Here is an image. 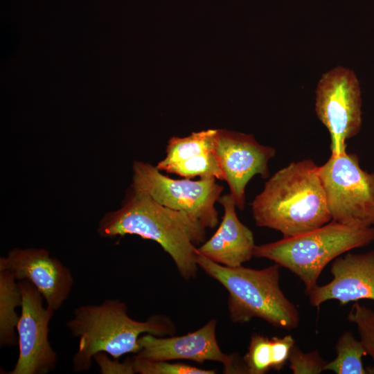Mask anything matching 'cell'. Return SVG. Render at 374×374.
Returning a JSON list of instances; mask_svg holds the SVG:
<instances>
[{"label":"cell","instance_id":"52a82bcc","mask_svg":"<svg viewBox=\"0 0 374 374\" xmlns=\"http://www.w3.org/2000/svg\"><path fill=\"white\" fill-rule=\"evenodd\" d=\"M132 179L134 188L164 206L186 213L205 229H213L217 224L215 204L223 186L216 182L215 178L175 179L150 163L136 161Z\"/></svg>","mask_w":374,"mask_h":374},{"label":"cell","instance_id":"8fae6325","mask_svg":"<svg viewBox=\"0 0 374 374\" xmlns=\"http://www.w3.org/2000/svg\"><path fill=\"white\" fill-rule=\"evenodd\" d=\"M217 322L213 319L197 330L179 337H162L147 334L139 339L141 350L136 356L154 361L188 359L223 364L226 373H247L243 360L224 353L216 339Z\"/></svg>","mask_w":374,"mask_h":374},{"label":"cell","instance_id":"ba28073f","mask_svg":"<svg viewBox=\"0 0 374 374\" xmlns=\"http://www.w3.org/2000/svg\"><path fill=\"white\" fill-rule=\"evenodd\" d=\"M314 109L330 136L331 154L346 150L362 123V92L355 72L338 66L323 73L315 90Z\"/></svg>","mask_w":374,"mask_h":374},{"label":"cell","instance_id":"7402d4cb","mask_svg":"<svg viewBox=\"0 0 374 374\" xmlns=\"http://www.w3.org/2000/svg\"><path fill=\"white\" fill-rule=\"evenodd\" d=\"M112 359L107 353L98 352L93 355V360L103 374H134L132 358L120 362L118 359Z\"/></svg>","mask_w":374,"mask_h":374},{"label":"cell","instance_id":"7c38bea8","mask_svg":"<svg viewBox=\"0 0 374 374\" xmlns=\"http://www.w3.org/2000/svg\"><path fill=\"white\" fill-rule=\"evenodd\" d=\"M10 271L17 280L30 281L46 306L57 311L68 299L73 277L69 268L43 248H14L0 258V270Z\"/></svg>","mask_w":374,"mask_h":374},{"label":"cell","instance_id":"6da1fadb","mask_svg":"<svg viewBox=\"0 0 374 374\" xmlns=\"http://www.w3.org/2000/svg\"><path fill=\"white\" fill-rule=\"evenodd\" d=\"M103 238L137 235L161 245L185 279L196 276L197 244L206 229L186 213L164 206L131 185L121 207L104 215L97 229Z\"/></svg>","mask_w":374,"mask_h":374},{"label":"cell","instance_id":"3957f363","mask_svg":"<svg viewBox=\"0 0 374 374\" xmlns=\"http://www.w3.org/2000/svg\"><path fill=\"white\" fill-rule=\"evenodd\" d=\"M66 326L78 339V350L72 357L73 371L76 373L89 371L98 352L118 359L127 353H138L142 333L162 337L175 332L174 325L164 316L153 315L145 321L134 320L127 314L125 303L114 299L76 308Z\"/></svg>","mask_w":374,"mask_h":374},{"label":"cell","instance_id":"44dd1931","mask_svg":"<svg viewBox=\"0 0 374 374\" xmlns=\"http://www.w3.org/2000/svg\"><path fill=\"white\" fill-rule=\"evenodd\" d=\"M288 361L294 374H319L325 371L328 363L317 350L304 353L296 344L291 350Z\"/></svg>","mask_w":374,"mask_h":374},{"label":"cell","instance_id":"7a4b0ae2","mask_svg":"<svg viewBox=\"0 0 374 374\" xmlns=\"http://www.w3.org/2000/svg\"><path fill=\"white\" fill-rule=\"evenodd\" d=\"M319 168L312 160L303 159L271 176L251 204L256 225L290 238L331 221Z\"/></svg>","mask_w":374,"mask_h":374},{"label":"cell","instance_id":"30bf717a","mask_svg":"<svg viewBox=\"0 0 374 374\" xmlns=\"http://www.w3.org/2000/svg\"><path fill=\"white\" fill-rule=\"evenodd\" d=\"M214 150L236 207L243 210L247 184L256 175L268 177V163L276 150L251 134L226 130H217Z\"/></svg>","mask_w":374,"mask_h":374},{"label":"cell","instance_id":"8992f818","mask_svg":"<svg viewBox=\"0 0 374 374\" xmlns=\"http://www.w3.org/2000/svg\"><path fill=\"white\" fill-rule=\"evenodd\" d=\"M331 220L374 226V172L363 170L359 158L346 151L331 154L319 168Z\"/></svg>","mask_w":374,"mask_h":374},{"label":"cell","instance_id":"5bb4252c","mask_svg":"<svg viewBox=\"0 0 374 374\" xmlns=\"http://www.w3.org/2000/svg\"><path fill=\"white\" fill-rule=\"evenodd\" d=\"M217 202L224 208L220 225L209 240L197 248V252L226 267L241 266L253 256V234L238 217L230 193L220 196Z\"/></svg>","mask_w":374,"mask_h":374},{"label":"cell","instance_id":"5b68a950","mask_svg":"<svg viewBox=\"0 0 374 374\" xmlns=\"http://www.w3.org/2000/svg\"><path fill=\"white\" fill-rule=\"evenodd\" d=\"M374 242V226H349L331 220L307 233L255 247L253 256L273 260L297 276L308 293L324 267L342 253Z\"/></svg>","mask_w":374,"mask_h":374},{"label":"cell","instance_id":"ac0fdd59","mask_svg":"<svg viewBox=\"0 0 374 374\" xmlns=\"http://www.w3.org/2000/svg\"><path fill=\"white\" fill-rule=\"evenodd\" d=\"M335 350L336 357L326 364L325 371L336 374H367L362 362V357L367 353L360 339H357L350 331L341 335Z\"/></svg>","mask_w":374,"mask_h":374},{"label":"cell","instance_id":"d6986e66","mask_svg":"<svg viewBox=\"0 0 374 374\" xmlns=\"http://www.w3.org/2000/svg\"><path fill=\"white\" fill-rule=\"evenodd\" d=\"M348 320L356 325L360 341L374 362V311L356 301L350 308ZM366 369L367 373L374 374V365Z\"/></svg>","mask_w":374,"mask_h":374},{"label":"cell","instance_id":"9c48e42d","mask_svg":"<svg viewBox=\"0 0 374 374\" xmlns=\"http://www.w3.org/2000/svg\"><path fill=\"white\" fill-rule=\"evenodd\" d=\"M22 303L17 326L19 355L9 374H47L57 366L58 357L48 339L54 311L43 305L44 299L28 280H18Z\"/></svg>","mask_w":374,"mask_h":374},{"label":"cell","instance_id":"277c9868","mask_svg":"<svg viewBox=\"0 0 374 374\" xmlns=\"http://www.w3.org/2000/svg\"><path fill=\"white\" fill-rule=\"evenodd\" d=\"M197 263L229 292L228 308L233 322L244 323L260 318L278 328L291 330L298 327L299 312L279 286L278 264L262 269L242 265L229 267L198 253Z\"/></svg>","mask_w":374,"mask_h":374},{"label":"cell","instance_id":"9a60e30c","mask_svg":"<svg viewBox=\"0 0 374 374\" xmlns=\"http://www.w3.org/2000/svg\"><path fill=\"white\" fill-rule=\"evenodd\" d=\"M295 340L290 335L271 338L253 334L243 357L247 373L265 374L270 370L280 371L286 364Z\"/></svg>","mask_w":374,"mask_h":374},{"label":"cell","instance_id":"ffe728a7","mask_svg":"<svg viewBox=\"0 0 374 374\" xmlns=\"http://www.w3.org/2000/svg\"><path fill=\"white\" fill-rule=\"evenodd\" d=\"M154 361L137 356L132 358L134 373L139 374H213L215 370L197 368L183 363Z\"/></svg>","mask_w":374,"mask_h":374},{"label":"cell","instance_id":"4fadbf2b","mask_svg":"<svg viewBox=\"0 0 374 374\" xmlns=\"http://www.w3.org/2000/svg\"><path fill=\"white\" fill-rule=\"evenodd\" d=\"M330 272L331 281L307 293L312 306L319 310L329 300H337L341 305L362 299L374 301V250L336 258Z\"/></svg>","mask_w":374,"mask_h":374},{"label":"cell","instance_id":"e0dca14e","mask_svg":"<svg viewBox=\"0 0 374 374\" xmlns=\"http://www.w3.org/2000/svg\"><path fill=\"white\" fill-rule=\"evenodd\" d=\"M216 132L217 130H207L184 137H172L166 146V156L156 167L161 170L167 166L193 161L214 151Z\"/></svg>","mask_w":374,"mask_h":374},{"label":"cell","instance_id":"2e32d148","mask_svg":"<svg viewBox=\"0 0 374 374\" xmlns=\"http://www.w3.org/2000/svg\"><path fill=\"white\" fill-rule=\"evenodd\" d=\"M22 296L15 275L9 270H0V346H12L17 344V326L20 314Z\"/></svg>","mask_w":374,"mask_h":374}]
</instances>
